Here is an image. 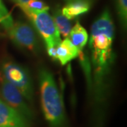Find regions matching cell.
<instances>
[{
	"label": "cell",
	"instance_id": "7c38bea8",
	"mask_svg": "<svg viewBox=\"0 0 127 127\" xmlns=\"http://www.w3.org/2000/svg\"><path fill=\"white\" fill-rule=\"evenodd\" d=\"M20 8L26 15L28 13L37 14L45 11H48L49 6L40 0H31L26 4L21 6Z\"/></svg>",
	"mask_w": 127,
	"mask_h": 127
},
{
	"label": "cell",
	"instance_id": "5b68a950",
	"mask_svg": "<svg viewBox=\"0 0 127 127\" xmlns=\"http://www.w3.org/2000/svg\"><path fill=\"white\" fill-rule=\"evenodd\" d=\"M1 95L6 103L17 111L31 123L33 120V113L24 100V97L16 88L4 80L1 86Z\"/></svg>",
	"mask_w": 127,
	"mask_h": 127
},
{
	"label": "cell",
	"instance_id": "9c48e42d",
	"mask_svg": "<svg viewBox=\"0 0 127 127\" xmlns=\"http://www.w3.org/2000/svg\"><path fill=\"white\" fill-rule=\"evenodd\" d=\"M91 7V3L88 0H74L64 6L62 13L68 20L76 18L79 15L86 13Z\"/></svg>",
	"mask_w": 127,
	"mask_h": 127
},
{
	"label": "cell",
	"instance_id": "6da1fadb",
	"mask_svg": "<svg viewBox=\"0 0 127 127\" xmlns=\"http://www.w3.org/2000/svg\"><path fill=\"white\" fill-rule=\"evenodd\" d=\"M41 104L50 127H70L62 97L52 74L45 68L39 72Z\"/></svg>",
	"mask_w": 127,
	"mask_h": 127
},
{
	"label": "cell",
	"instance_id": "8992f818",
	"mask_svg": "<svg viewBox=\"0 0 127 127\" xmlns=\"http://www.w3.org/2000/svg\"><path fill=\"white\" fill-rule=\"evenodd\" d=\"M8 32L11 40L17 45L31 51L35 50L36 37L32 28L28 24L23 22L14 23Z\"/></svg>",
	"mask_w": 127,
	"mask_h": 127
},
{
	"label": "cell",
	"instance_id": "8fae6325",
	"mask_svg": "<svg viewBox=\"0 0 127 127\" xmlns=\"http://www.w3.org/2000/svg\"><path fill=\"white\" fill-rule=\"evenodd\" d=\"M52 18L60 35H62L64 37H68V35L71 30V25L68 18H66L62 14V11L57 10L55 12Z\"/></svg>",
	"mask_w": 127,
	"mask_h": 127
},
{
	"label": "cell",
	"instance_id": "30bf717a",
	"mask_svg": "<svg viewBox=\"0 0 127 127\" xmlns=\"http://www.w3.org/2000/svg\"><path fill=\"white\" fill-rule=\"evenodd\" d=\"M68 39L78 50L79 52H82L83 47L86 45L88 39V35L86 30L81 25L78 21L71 28L68 35Z\"/></svg>",
	"mask_w": 127,
	"mask_h": 127
},
{
	"label": "cell",
	"instance_id": "ba28073f",
	"mask_svg": "<svg viewBox=\"0 0 127 127\" xmlns=\"http://www.w3.org/2000/svg\"><path fill=\"white\" fill-rule=\"evenodd\" d=\"M78 50L73 45L68 38H65L61 41L57 47V59L62 65H65L68 62L78 56Z\"/></svg>",
	"mask_w": 127,
	"mask_h": 127
},
{
	"label": "cell",
	"instance_id": "5bb4252c",
	"mask_svg": "<svg viewBox=\"0 0 127 127\" xmlns=\"http://www.w3.org/2000/svg\"><path fill=\"white\" fill-rule=\"evenodd\" d=\"M119 12L124 25H127V0H119Z\"/></svg>",
	"mask_w": 127,
	"mask_h": 127
},
{
	"label": "cell",
	"instance_id": "7a4b0ae2",
	"mask_svg": "<svg viewBox=\"0 0 127 127\" xmlns=\"http://www.w3.org/2000/svg\"><path fill=\"white\" fill-rule=\"evenodd\" d=\"M114 24L109 11L106 9L91 27L90 46L93 53L112 52Z\"/></svg>",
	"mask_w": 127,
	"mask_h": 127
},
{
	"label": "cell",
	"instance_id": "9a60e30c",
	"mask_svg": "<svg viewBox=\"0 0 127 127\" xmlns=\"http://www.w3.org/2000/svg\"><path fill=\"white\" fill-rule=\"evenodd\" d=\"M47 53L53 59H57V47L47 48Z\"/></svg>",
	"mask_w": 127,
	"mask_h": 127
},
{
	"label": "cell",
	"instance_id": "277c9868",
	"mask_svg": "<svg viewBox=\"0 0 127 127\" xmlns=\"http://www.w3.org/2000/svg\"><path fill=\"white\" fill-rule=\"evenodd\" d=\"M3 71L6 80L18 89L29 102L33 100V88L28 71L16 64L7 62L4 64Z\"/></svg>",
	"mask_w": 127,
	"mask_h": 127
},
{
	"label": "cell",
	"instance_id": "52a82bcc",
	"mask_svg": "<svg viewBox=\"0 0 127 127\" xmlns=\"http://www.w3.org/2000/svg\"><path fill=\"white\" fill-rule=\"evenodd\" d=\"M26 119L0 100V127H31Z\"/></svg>",
	"mask_w": 127,
	"mask_h": 127
},
{
	"label": "cell",
	"instance_id": "3957f363",
	"mask_svg": "<svg viewBox=\"0 0 127 127\" xmlns=\"http://www.w3.org/2000/svg\"><path fill=\"white\" fill-rule=\"evenodd\" d=\"M31 21L36 30L44 40L47 49L57 47L61 42L60 33L55 25L52 17L45 11L37 14L28 13L26 14Z\"/></svg>",
	"mask_w": 127,
	"mask_h": 127
},
{
	"label": "cell",
	"instance_id": "4fadbf2b",
	"mask_svg": "<svg viewBox=\"0 0 127 127\" xmlns=\"http://www.w3.org/2000/svg\"><path fill=\"white\" fill-rule=\"evenodd\" d=\"M0 23L4 26V27L7 30V31L14 25V21L12 17L9 14L8 11L1 3L0 0Z\"/></svg>",
	"mask_w": 127,
	"mask_h": 127
},
{
	"label": "cell",
	"instance_id": "2e32d148",
	"mask_svg": "<svg viewBox=\"0 0 127 127\" xmlns=\"http://www.w3.org/2000/svg\"><path fill=\"white\" fill-rule=\"evenodd\" d=\"M13 1L16 4H18L19 6H21L26 4L28 2L30 1L31 0H13Z\"/></svg>",
	"mask_w": 127,
	"mask_h": 127
}]
</instances>
